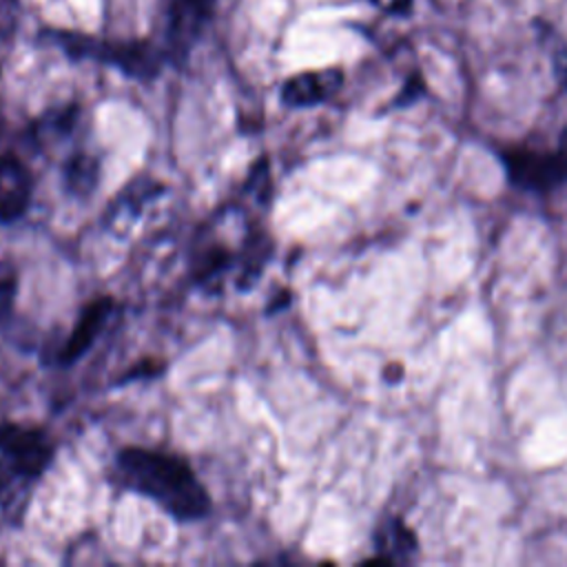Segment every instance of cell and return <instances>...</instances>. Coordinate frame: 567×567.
<instances>
[{
  "label": "cell",
  "instance_id": "30bf717a",
  "mask_svg": "<svg viewBox=\"0 0 567 567\" xmlns=\"http://www.w3.org/2000/svg\"><path fill=\"white\" fill-rule=\"evenodd\" d=\"M18 292L16 268L9 261H0V321L9 317Z\"/></svg>",
  "mask_w": 567,
  "mask_h": 567
},
{
  "label": "cell",
  "instance_id": "8fae6325",
  "mask_svg": "<svg viewBox=\"0 0 567 567\" xmlns=\"http://www.w3.org/2000/svg\"><path fill=\"white\" fill-rule=\"evenodd\" d=\"M372 2L390 13H405L410 9V0H372Z\"/></svg>",
  "mask_w": 567,
  "mask_h": 567
},
{
  "label": "cell",
  "instance_id": "6da1fadb",
  "mask_svg": "<svg viewBox=\"0 0 567 567\" xmlns=\"http://www.w3.org/2000/svg\"><path fill=\"white\" fill-rule=\"evenodd\" d=\"M117 472L126 487L155 501L173 518L195 520L210 509L206 487L190 465L175 454L126 447L117 454Z\"/></svg>",
  "mask_w": 567,
  "mask_h": 567
},
{
  "label": "cell",
  "instance_id": "7a4b0ae2",
  "mask_svg": "<svg viewBox=\"0 0 567 567\" xmlns=\"http://www.w3.org/2000/svg\"><path fill=\"white\" fill-rule=\"evenodd\" d=\"M0 452L7 458L11 474L22 478H38L53 456V445L42 430L2 423Z\"/></svg>",
  "mask_w": 567,
  "mask_h": 567
},
{
  "label": "cell",
  "instance_id": "7c38bea8",
  "mask_svg": "<svg viewBox=\"0 0 567 567\" xmlns=\"http://www.w3.org/2000/svg\"><path fill=\"white\" fill-rule=\"evenodd\" d=\"M0 485H2V476H0Z\"/></svg>",
  "mask_w": 567,
  "mask_h": 567
},
{
  "label": "cell",
  "instance_id": "52a82bcc",
  "mask_svg": "<svg viewBox=\"0 0 567 567\" xmlns=\"http://www.w3.org/2000/svg\"><path fill=\"white\" fill-rule=\"evenodd\" d=\"M31 197V175L27 166L11 153L0 155V219L20 217Z\"/></svg>",
  "mask_w": 567,
  "mask_h": 567
},
{
  "label": "cell",
  "instance_id": "3957f363",
  "mask_svg": "<svg viewBox=\"0 0 567 567\" xmlns=\"http://www.w3.org/2000/svg\"><path fill=\"white\" fill-rule=\"evenodd\" d=\"M509 179L527 190H547L567 179V148L558 153L509 151L505 155Z\"/></svg>",
  "mask_w": 567,
  "mask_h": 567
},
{
  "label": "cell",
  "instance_id": "5b68a950",
  "mask_svg": "<svg viewBox=\"0 0 567 567\" xmlns=\"http://www.w3.org/2000/svg\"><path fill=\"white\" fill-rule=\"evenodd\" d=\"M343 84L341 69H321V71H303L288 78L281 86V102L292 109L315 106L332 97Z\"/></svg>",
  "mask_w": 567,
  "mask_h": 567
},
{
  "label": "cell",
  "instance_id": "9c48e42d",
  "mask_svg": "<svg viewBox=\"0 0 567 567\" xmlns=\"http://www.w3.org/2000/svg\"><path fill=\"white\" fill-rule=\"evenodd\" d=\"M64 182L66 188L80 195H86L97 184V159L89 155H73L64 166Z\"/></svg>",
  "mask_w": 567,
  "mask_h": 567
},
{
  "label": "cell",
  "instance_id": "277c9868",
  "mask_svg": "<svg viewBox=\"0 0 567 567\" xmlns=\"http://www.w3.org/2000/svg\"><path fill=\"white\" fill-rule=\"evenodd\" d=\"M215 0H173L168 16V44L177 60H184L213 13Z\"/></svg>",
  "mask_w": 567,
  "mask_h": 567
},
{
  "label": "cell",
  "instance_id": "ba28073f",
  "mask_svg": "<svg viewBox=\"0 0 567 567\" xmlns=\"http://www.w3.org/2000/svg\"><path fill=\"white\" fill-rule=\"evenodd\" d=\"M379 551L385 563H394L399 558H408L416 549L414 534L401 520H388V525L379 532Z\"/></svg>",
  "mask_w": 567,
  "mask_h": 567
},
{
  "label": "cell",
  "instance_id": "8992f818",
  "mask_svg": "<svg viewBox=\"0 0 567 567\" xmlns=\"http://www.w3.org/2000/svg\"><path fill=\"white\" fill-rule=\"evenodd\" d=\"M111 310H113V299H111V297H100V299L91 301V303L82 310L78 323L73 326L71 334H69V339H66V343H64V346L60 348V352H58V361H60L62 365H69V363L78 361V359L93 346V341H95L97 334L102 332V328H104V323H106Z\"/></svg>",
  "mask_w": 567,
  "mask_h": 567
}]
</instances>
